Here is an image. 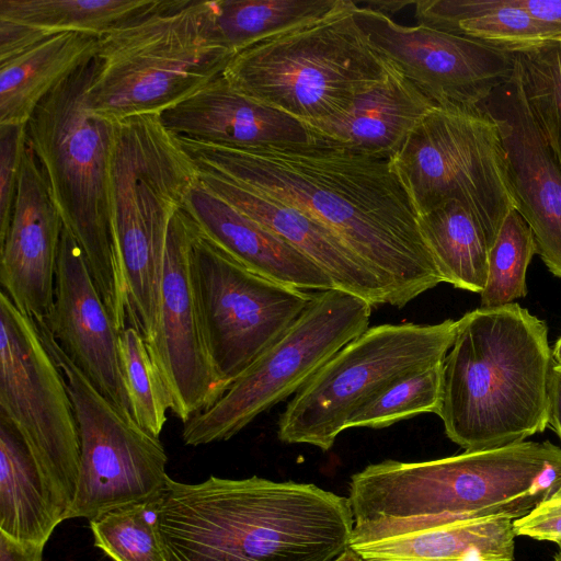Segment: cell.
I'll list each match as a JSON object with an SVG mask.
<instances>
[{
  "label": "cell",
  "mask_w": 561,
  "mask_h": 561,
  "mask_svg": "<svg viewBox=\"0 0 561 561\" xmlns=\"http://www.w3.org/2000/svg\"><path fill=\"white\" fill-rule=\"evenodd\" d=\"M198 169L275 197L330 228L401 308L443 283L391 158L317 141L239 148L176 136Z\"/></svg>",
  "instance_id": "6da1fadb"
},
{
  "label": "cell",
  "mask_w": 561,
  "mask_h": 561,
  "mask_svg": "<svg viewBox=\"0 0 561 561\" xmlns=\"http://www.w3.org/2000/svg\"><path fill=\"white\" fill-rule=\"evenodd\" d=\"M157 515L168 561H330L354 529L348 497L257 476L170 478Z\"/></svg>",
  "instance_id": "7a4b0ae2"
},
{
  "label": "cell",
  "mask_w": 561,
  "mask_h": 561,
  "mask_svg": "<svg viewBox=\"0 0 561 561\" xmlns=\"http://www.w3.org/2000/svg\"><path fill=\"white\" fill-rule=\"evenodd\" d=\"M552 351L543 321L518 304L458 319L437 415L465 451L520 443L548 426Z\"/></svg>",
  "instance_id": "3957f363"
},
{
  "label": "cell",
  "mask_w": 561,
  "mask_h": 561,
  "mask_svg": "<svg viewBox=\"0 0 561 561\" xmlns=\"http://www.w3.org/2000/svg\"><path fill=\"white\" fill-rule=\"evenodd\" d=\"M561 485V448L524 440L426 461L383 460L354 473V529L425 518L527 515Z\"/></svg>",
  "instance_id": "277c9868"
},
{
  "label": "cell",
  "mask_w": 561,
  "mask_h": 561,
  "mask_svg": "<svg viewBox=\"0 0 561 561\" xmlns=\"http://www.w3.org/2000/svg\"><path fill=\"white\" fill-rule=\"evenodd\" d=\"M94 58L59 83L26 123L27 145L47 180L64 227L81 248L118 333L128 327L111 227V165L118 122L98 114L88 89Z\"/></svg>",
  "instance_id": "5b68a950"
},
{
  "label": "cell",
  "mask_w": 561,
  "mask_h": 561,
  "mask_svg": "<svg viewBox=\"0 0 561 561\" xmlns=\"http://www.w3.org/2000/svg\"><path fill=\"white\" fill-rule=\"evenodd\" d=\"M199 170L159 115L118 122L111 165V227L128 327L146 343L160 316L170 221Z\"/></svg>",
  "instance_id": "8992f818"
},
{
  "label": "cell",
  "mask_w": 561,
  "mask_h": 561,
  "mask_svg": "<svg viewBox=\"0 0 561 561\" xmlns=\"http://www.w3.org/2000/svg\"><path fill=\"white\" fill-rule=\"evenodd\" d=\"M232 56L216 1L156 0L99 38L89 102L114 122L160 115L222 75Z\"/></svg>",
  "instance_id": "52a82bcc"
},
{
  "label": "cell",
  "mask_w": 561,
  "mask_h": 561,
  "mask_svg": "<svg viewBox=\"0 0 561 561\" xmlns=\"http://www.w3.org/2000/svg\"><path fill=\"white\" fill-rule=\"evenodd\" d=\"M355 2L232 56L222 76L248 98L304 124L339 116L386 76L390 61L369 43Z\"/></svg>",
  "instance_id": "ba28073f"
},
{
  "label": "cell",
  "mask_w": 561,
  "mask_h": 561,
  "mask_svg": "<svg viewBox=\"0 0 561 561\" xmlns=\"http://www.w3.org/2000/svg\"><path fill=\"white\" fill-rule=\"evenodd\" d=\"M0 415L24 444L23 478L60 522L69 519L80 467V434L64 375L35 321L0 293Z\"/></svg>",
  "instance_id": "9c48e42d"
},
{
  "label": "cell",
  "mask_w": 561,
  "mask_h": 561,
  "mask_svg": "<svg viewBox=\"0 0 561 561\" xmlns=\"http://www.w3.org/2000/svg\"><path fill=\"white\" fill-rule=\"evenodd\" d=\"M458 320L368 328L340 350L287 403L278 439L328 451L363 405L400 378L443 362Z\"/></svg>",
  "instance_id": "30bf717a"
},
{
  "label": "cell",
  "mask_w": 561,
  "mask_h": 561,
  "mask_svg": "<svg viewBox=\"0 0 561 561\" xmlns=\"http://www.w3.org/2000/svg\"><path fill=\"white\" fill-rule=\"evenodd\" d=\"M391 161L419 215L459 202L495 242L515 209L500 129L480 106H436Z\"/></svg>",
  "instance_id": "8fae6325"
},
{
  "label": "cell",
  "mask_w": 561,
  "mask_h": 561,
  "mask_svg": "<svg viewBox=\"0 0 561 561\" xmlns=\"http://www.w3.org/2000/svg\"><path fill=\"white\" fill-rule=\"evenodd\" d=\"M373 305L340 289L318 291L298 320L208 410L183 428L187 446L230 439L261 413L296 394L340 350L364 333Z\"/></svg>",
  "instance_id": "7c38bea8"
},
{
  "label": "cell",
  "mask_w": 561,
  "mask_h": 561,
  "mask_svg": "<svg viewBox=\"0 0 561 561\" xmlns=\"http://www.w3.org/2000/svg\"><path fill=\"white\" fill-rule=\"evenodd\" d=\"M34 321L64 375L79 426V480L69 518L92 519L160 497L170 479L160 438L103 397L64 353L44 322Z\"/></svg>",
  "instance_id": "4fadbf2b"
},
{
  "label": "cell",
  "mask_w": 561,
  "mask_h": 561,
  "mask_svg": "<svg viewBox=\"0 0 561 561\" xmlns=\"http://www.w3.org/2000/svg\"><path fill=\"white\" fill-rule=\"evenodd\" d=\"M193 267L209 353L228 390L298 320L313 294L253 273L201 229Z\"/></svg>",
  "instance_id": "5bb4252c"
},
{
  "label": "cell",
  "mask_w": 561,
  "mask_h": 561,
  "mask_svg": "<svg viewBox=\"0 0 561 561\" xmlns=\"http://www.w3.org/2000/svg\"><path fill=\"white\" fill-rule=\"evenodd\" d=\"M198 233L195 220L180 207L168 231L158 327L146 343L171 396V412L184 424L227 391L209 353L196 290L193 249Z\"/></svg>",
  "instance_id": "9a60e30c"
},
{
  "label": "cell",
  "mask_w": 561,
  "mask_h": 561,
  "mask_svg": "<svg viewBox=\"0 0 561 561\" xmlns=\"http://www.w3.org/2000/svg\"><path fill=\"white\" fill-rule=\"evenodd\" d=\"M354 15L370 45L437 106H480L513 73L514 54L505 49L422 24L404 26L356 3Z\"/></svg>",
  "instance_id": "2e32d148"
},
{
  "label": "cell",
  "mask_w": 561,
  "mask_h": 561,
  "mask_svg": "<svg viewBox=\"0 0 561 561\" xmlns=\"http://www.w3.org/2000/svg\"><path fill=\"white\" fill-rule=\"evenodd\" d=\"M480 107L500 129L515 209L534 233L537 254L561 277V165L527 102L516 62Z\"/></svg>",
  "instance_id": "e0dca14e"
},
{
  "label": "cell",
  "mask_w": 561,
  "mask_h": 561,
  "mask_svg": "<svg viewBox=\"0 0 561 561\" xmlns=\"http://www.w3.org/2000/svg\"><path fill=\"white\" fill-rule=\"evenodd\" d=\"M41 321L95 389L133 417L121 370L118 331L95 287L81 248L65 227L54 305Z\"/></svg>",
  "instance_id": "ac0fdd59"
},
{
  "label": "cell",
  "mask_w": 561,
  "mask_h": 561,
  "mask_svg": "<svg viewBox=\"0 0 561 561\" xmlns=\"http://www.w3.org/2000/svg\"><path fill=\"white\" fill-rule=\"evenodd\" d=\"M64 222L45 174L27 145L11 222L0 243V283L16 308L34 320L51 310Z\"/></svg>",
  "instance_id": "d6986e66"
},
{
  "label": "cell",
  "mask_w": 561,
  "mask_h": 561,
  "mask_svg": "<svg viewBox=\"0 0 561 561\" xmlns=\"http://www.w3.org/2000/svg\"><path fill=\"white\" fill-rule=\"evenodd\" d=\"M198 170L203 185L311 260L332 279L336 289L358 296L373 306L390 305L389 293L373 268L324 224L295 206L221 174Z\"/></svg>",
  "instance_id": "ffe728a7"
},
{
  "label": "cell",
  "mask_w": 561,
  "mask_h": 561,
  "mask_svg": "<svg viewBox=\"0 0 561 561\" xmlns=\"http://www.w3.org/2000/svg\"><path fill=\"white\" fill-rule=\"evenodd\" d=\"M513 519L425 518L354 530L350 547L364 561H514Z\"/></svg>",
  "instance_id": "44dd1931"
},
{
  "label": "cell",
  "mask_w": 561,
  "mask_h": 561,
  "mask_svg": "<svg viewBox=\"0 0 561 561\" xmlns=\"http://www.w3.org/2000/svg\"><path fill=\"white\" fill-rule=\"evenodd\" d=\"M159 116L171 134L216 145L253 148L317 142L307 125L248 98L222 75Z\"/></svg>",
  "instance_id": "7402d4cb"
},
{
  "label": "cell",
  "mask_w": 561,
  "mask_h": 561,
  "mask_svg": "<svg viewBox=\"0 0 561 561\" xmlns=\"http://www.w3.org/2000/svg\"><path fill=\"white\" fill-rule=\"evenodd\" d=\"M183 207L207 238L253 273L302 290L335 288L311 260L217 196L201 180L188 191Z\"/></svg>",
  "instance_id": "603a6c76"
},
{
  "label": "cell",
  "mask_w": 561,
  "mask_h": 561,
  "mask_svg": "<svg viewBox=\"0 0 561 561\" xmlns=\"http://www.w3.org/2000/svg\"><path fill=\"white\" fill-rule=\"evenodd\" d=\"M437 105L391 62L377 84L339 116L305 124L317 141L392 158Z\"/></svg>",
  "instance_id": "cb8c5ba5"
},
{
  "label": "cell",
  "mask_w": 561,
  "mask_h": 561,
  "mask_svg": "<svg viewBox=\"0 0 561 561\" xmlns=\"http://www.w3.org/2000/svg\"><path fill=\"white\" fill-rule=\"evenodd\" d=\"M96 36L64 32L0 61V124H26L38 104L98 51Z\"/></svg>",
  "instance_id": "d4e9b609"
},
{
  "label": "cell",
  "mask_w": 561,
  "mask_h": 561,
  "mask_svg": "<svg viewBox=\"0 0 561 561\" xmlns=\"http://www.w3.org/2000/svg\"><path fill=\"white\" fill-rule=\"evenodd\" d=\"M419 226L444 283L481 294L494 244L459 202L450 201L419 215Z\"/></svg>",
  "instance_id": "484cf974"
},
{
  "label": "cell",
  "mask_w": 561,
  "mask_h": 561,
  "mask_svg": "<svg viewBox=\"0 0 561 561\" xmlns=\"http://www.w3.org/2000/svg\"><path fill=\"white\" fill-rule=\"evenodd\" d=\"M156 0H0V20L48 37L64 32L96 37L150 8Z\"/></svg>",
  "instance_id": "4316f807"
},
{
  "label": "cell",
  "mask_w": 561,
  "mask_h": 561,
  "mask_svg": "<svg viewBox=\"0 0 561 561\" xmlns=\"http://www.w3.org/2000/svg\"><path fill=\"white\" fill-rule=\"evenodd\" d=\"M344 0H218L217 25L234 54L274 35L319 20Z\"/></svg>",
  "instance_id": "83f0119b"
},
{
  "label": "cell",
  "mask_w": 561,
  "mask_h": 561,
  "mask_svg": "<svg viewBox=\"0 0 561 561\" xmlns=\"http://www.w3.org/2000/svg\"><path fill=\"white\" fill-rule=\"evenodd\" d=\"M118 354L131 416L144 431L159 438L172 400L136 329L127 327L118 333Z\"/></svg>",
  "instance_id": "f1b7e54d"
},
{
  "label": "cell",
  "mask_w": 561,
  "mask_h": 561,
  "mask_svg": "<svg viewBox=\"0 0 561 561\" xmlns=\"http://www.w3.org/2000/svg\"><path fill=\"white\" fill-rule=\"evenodd\" d=\"M159 500L129 504L90 519L94 545L114 561H168L158 526Z\"/></svg>",
  "instance_id": "f546056e"
},
{
  "label": "cell",
  "mask_w": 561,
  "mask_h": 561,
  "mask_svg": "<svg viewBox=\"0 0 561 561\" xmlns=\"http://www.w3.org/2000/svg\"><path fill=\"white\" fill-rule=\"evenodd\" d=\"M513 54L527 102L561 165V41Z\"/></svg>",
  "instance_id": "4dcf8cb0"
},
{
  "label": "cell",
  "mask_w": 561,
  "mask_h": 561,
  "mask_svg": "<svg viewBox=\"0 0 561 561\" xmlns=\"http://www.w3.org/2000/svg\"><path fill=\"white\" fill-rule=\"evenodd\" d=\"M535 253L530 227L516 209L511 210L489 252L482 308L504 306L526 296V273Z\"/></svg>",
  "instance_id": "1f68e13d"
},
{
  "label": "cell",
  "mask_w": 561,
  "mask_h": 561,
  "mask_svg": "<svg viewBox=\"0 0 561 561\" xmlns=\"http://www.w3.org/2000/svg\"><path fill=\"white\" fill-rule=\"evenodd\" d=\"M444 360L407 375L357 410L346 427L385 428L421 413L437 414Z\"/></svg>",
  "instance_id": "d6a6232c"
},
{
  "label": "cell",
  "mask_w": 561,
  "mask_h": 561,
  "mask_svg": "<svg viewBox=\"0 0 561 561\" xmlns=\"http://www.w3.org/2000/svg\"><path fill=\"white\" fill-rule=\"evenodd\" d=\"M456 34L515 53L551 41L548 32L515 0H488L484 11L460 21Z\"/></svg>",
  "instance_id": "836d02e7"
},
{
  "label": "cell",
  "mask_w": 561,
  "mask_h": 561,
  "mask_svg": "<svg viewBox=\"0 0 561 561\" xmlns=\"http://www.w3.org/2000/svg\"><path fill=\"white\" fill-rule=\"evenodd\" d=\"M26 146V124H0V243L11 222Z\"/></svg>",
  "instance_id": "e575fe53"
},
{
  "label": "cell",
  "mask_w": 561,
  "mask_h": 561,
  "mask_svg": "<svg viewBox=\"0 0 561 561\" xmlns=\"http://www.w3.org/2000/svg\"><path fill=\"white\" fill-rule=\"evenodd\" d=\"M513 525L516 536L561 546V485Z\"/></svg>",
  "instance_id": "d590c367"
},
{
  "label": "cell",
  "mask_w": 561,
  "mask_h": 561,
  "mask_svg": "<svg viewBox=\"0 0 561 561\" xmlns=\"http://www.w3.org/2000/svg\"><path fill=\"white\" fill-rule=\"evenodd\" d=\"M550 35L551 41L561 39V0H515Z\"/></svg>",
  "instance_id": "8d00e7d4"
},
{
  "label": "cell",
  "mask_w": 561,
  "mask_h": 561,
  "mask_svg": "<svg viewBox=\"0 0 561 561\" xmlns=\"http://www.w3.org/2000/svg\"><path fill=\"white\" fill-rule=\"evenodd\" d=\"M43 545L21 542L0 533V561H42Z\"/></svg>",
  "instance_id": "74e56055"
},
{
  "label": "cell",
  "mask_w": 561,
  "mask_h": 561,
  "mask_svg": "<svg viewBox=\"0 0 561 561\" xmlns=\"http://www.w3.org/2000/svg\"><path fill=\"white\" fill-rule=\"evenodd\" d=\"M549 415L548 425L561 440V367L552 366L548 386Z\"/></svg>",
  "instance_id": "f35d334b"
},
{
  "label": "cell",
  "mask_w": 561,
  "mask_h": 561,
  "mask_svg": "<svg viewBox=\"0 0 561 561\" xmlns=\"http://www.w3.org/2000/svg\"><path fill=\"white\" fill-rule=\"evenodd\" d=\"M415 1H388V0H369V1H355L358 7L366 8L385 15L391 16L392 14L399 12L404 7L414 5Z\"/></svg>",
  "instance_id": "ab89813d"
},
{
  "label": "cell",
  "mask_w": 561,
  "mask_h": 561,
  "mask_svg": "<svg viewBox=\"0 0 561 561\" xmlns=\"http://www.w3.org/2000/svg\"><path fill=\"white\" fill-rule=\"evenodd\" d=\"M330 561H364V559L348 546L342 553Z\"/></svg>",
  "instance_id": "60d3db41"
},
{
  "label": "cell",
  "mask_w": 561,
  "mask_h": 561,
  "mask_svg": "<svg viewBox=\"0 0 561 561\" xmlns=\"http://www.w3.org/2000/svg\"><path fill=\"white\" fill-rule=\"evenodd\" d=\"M552 363L554 366L561 367V336L559 337L552 350Z\"/></svg>",
  "instance_id": "b9f144b4"
},
{
  "label": "cell",
  "mask_w": 561,
  "mask_h": 561,
  "mask_svg": "<svg viewBox=\"0 0 561 561\" xmlns=\"http://www.w3.org/2000/svg\"><path fill=\"white\" fill-rule=\"evenodd\" d=\"M554 561H561V546H558V550L553 556Z\"/></svg>",
  "instance_id": "7bdbcfd3"
},
{
  "label": "cell",
  "mask_w": 561,
  "mask_h": 561,
  "mask_svg": "<svg viewBox=\"0 0 561 561\" xmlns=\"http://www.w3.org/2000/svg\"><path fill=\"white\" fill-rule=\"evenodd\" d=\"M559 41H561V39H559Z\"/></svg>",
  "instance_id": "ee69618b"
}]
</instances>
